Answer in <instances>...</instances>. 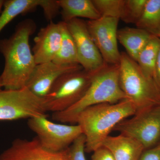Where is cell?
Listing matches in <instances>:
<instances>
[{
	"label": "cell",
	"mask_w": 160,
	"mask_h": 160,
	"mask_svg": "<svg viewBox=\"0 0 160 160\" xmlns=\"http://www.w3.org/2000/svg\"><path fill=\"white\" fill-rule=\"evenodd\" d=\"M119 19L101 17L98 19L88 20L87 28L105 62L119 65L121 59L118 46V27Z\"/></svg>",
	"instance_id": "9c48e42d"
},
{
	"label": "cell",
	"mask_w": 160,
	"mask_h": 160,
	"mask_svg": "<svg viewBox=\"0 0 160 160\" xmlns=\"http://www.w3.org/2000/svg\"><path fill=\"white\" fill-rule=\"evenodd\" d=\"M39 7L42 9L45 18L49 22L61 11L58 0H41Z\"/></svg>",
	"instance_id": "cb8c5ba5"
},
{
	"label": "cell",
	"mask_w": 160,
	"mask_h": 160,
	"mask_svg": "<svg viewBox=\"0 0 160 160\" xmlns=\"http://www.w3.org/2000/svg\"></svg>",
	"instance_id": "4dcf8cb0"
},
{
	"label": "cell",
	"mask_w": 160,
	"mask_h": 160,
	"mask_svg": "<svg viewBox=\"0 0 160 160\" xmlns=\"http://www.w3.org/2000/svg\"><path fill=\"white\" fill-rule=\"evenodd\" d=\"M2 81H1V78H0V90H2Z\"/></svg>",
	"instance_id": "f1b7e54d"
},
{
	"label": "cell",
	"mask_w": 160,
	"mask_h": 160,
	"mask_svg": "<svg viewBox=\"0 0 160 160\" xmlns=\"http://www.w3.org/2000/svg\"><path fill=\"white\" fill-rule=\"evenodd\" d=\"M136 112L128 99L114 103H102L86 108L75 119L86 138L85 151L92 152L102 147L109 133L120 122Z\"/></svg>",
	"instance_id": "7a4b0ae2"
},
{
	"label": "cell",
	"mask_w": 160,
	"mask_h": 160,
	"mask_svg": "<svg viewBox=\"0 0 160 160\" xmlns=\"http://www.w3.org/2000/svg\"><path fill=\"white\" fill-rule=\"evenodd\" d=\"M113 131L133 138L145 149L160 143V105L137 112L120 122Z\"/></svg>",
	"instance_id": "52a82bcc"
},
{
	"label": "cell",
	"mask_w": 160,
	"mask_h": 160,
	"mask_svg": "<svg viewBox=\"0 0 160 160\" xmlns=\"http://www.w3.org/2000/svg\"><path fill=\"white\" fill-rule=\"evenodd\" d=\"M5 1L4 0H0V15L2 12L3 8H4V4H5Z\"/></svg>",
	"instance_id": "83f0119b"
},
{
	"label": "cell",
	"mask_w": 160,
	"mask_h": 160,
	"mask_svg": "<svg viewBox=\"0 0 160 160\" xmlns=\"http://www.w3.org/2000/svg\"><path fill=\"white\" fill-rule=\"evenodd\" d=\"M83 69L79 64L58 65L53 62L36 65L26 87L33 94L44 98L55 82L63 75Z\"/></svg>",
	"instance_id": "7c38bea8"
},
{
	"label": "cell",
	"mask_w": 160,
	"mask_h": 160,
	"mask_svg": "<svg viewBox=\"0 0 160 160\" xmlns=\"http://www.w3.org/2000/svg\"><path fill=\"white\" fill-rule=\"evenodd\" d=\"M101 17L121 19L126 0H92Z\"/></svg>",
	"instance_id": "44dd1931"
},
{
	"label": "cell",
	"mask_w": 160,
	"mask_h": 160,
	"mask_svg": "<svg viewBox=\"0 0 160 160\" xmlns=\"http://www.w3.org/2000/svg\"><path fill=\"white\" fill-rule=\"evenodd\" d=\"M62 21L51 22L41 28L34 38L32 51L36 65L52 62L61 46Z\"/></svg>",
	"instance_id": "4fadbf2b"
},
{
	"label": "cell",
	"mask_w": 160,
	"mask_h": 160,
	"mask_svg": "<svg viewBox=\"0 0 160 160\" xmlns=\"http://www.w3.org/2000/svg\"><path fill=\"white\" fill-rule=\"evenodd\" d=\"M96 71L82 69L60 77L43 98L47 112L64 111L78 102L86 93Z\"/></svg>",
	"instance_id": "5b68a950"
},
{
	"label": "cell",
	"mask_w": 160,
	"mask_h": 160,
	"mask_svg": "<svg viewBox=\"0 0 160 160\" xmlns=\"http://www.w3.org/2000/svg\"><path fill=\"white\" fill-rule=\"evenodd\" d=\"M47 116L30 118L27 122L29 129L36 133L40 144L46 149L55 152L66 150L82 134L78 124L54 123L48 120Z\"/></svg>",
	"instance_id": "ba28073f"
},
{
	"label": "cell",
	"mask_w": 160,
	"mask_h": 160,
	"mask_svg": "<svg viewBox=\"0 0 160 160\" xmlns=\"http://www.w3.org/2000/svg\"><path fill=\"white\" fill-rule=\"evenodd\" d=\"M75 42L78 61L83 69L94 72L106 65L89 33L86 21L75 18L66 22Z\"/></svg>",
	"instance_id": "30bf717a"
},
{
	"label": "cell",
	"mask_w": 160,
	"mask_h": 160,
	"mask_svg": "<svg viewBox=\"0 0 160 160\" xmlns=\"http://www.w3.org/2000/svg\"><path fill=\"white\" fill-rule=\"evenodd\" d=\"M58 2L64 22L79 18L95 20L101 17L92 0H58Z\"/></svg>",
	"instance_id": "2e32d148"
},
{
	"label": "cell",
	"mask_w": 160,
	"mask_h": 160,
	"mask_svg": "<svg viewBox=\"0 0 160 160\" xmlns=\"http://www.w3.org/2000/svg\"><path fill=\"white\" fill-rule=\"evenodd\" d=\"M160 49V39L154 36L138 57L137 62L147 77L153 79L155 67Z\"/></svg>",
	"instance_id": "ac0fdd59"
},
{
	"label": "cell",
	"mask_w": 160,
	"mask_h": 160,
	"mask_svg": "<svg viewBox=\"0 0 160 160\" xmlns=\"http://www.w3.org/2000/svg\"><path fill=\"white\" fill-rule=\"evenodd\" d=\"M147 0H126L121 19L126 23L136 24L142 15Z\"/></svg>",
	"instance_id": "7402d4cb"
},
{
	"label": "cell",
	"mask_w": 160,
	"mask_h": 160,
	"mask_svg": "<svg viewBox=\"0 0 160 160\" xmlns=\"http://www.w3.org/2000/svg\"><path fill=\"white\" fill-rule=\"evenodd\" d=\"M85 145L86 138L82 134L69 146V160H87L85 155Z\"/></svg>",
	"instance_id": "603a6c76"
},
{
	"label": "cell",
	"mask_w": 160,
	"mask_h": 160,
	"mask_svg": "<svg viewBox=\"0 0 160 160\" xmlns=\"http://www.w3.org/2000/svg\"><path fill=\"white\" fill-rule=\"evenodd\" d=\"M119 66L121 89L136 112L160 105V90L155 82L144 74L126 52H121Z\"/></svg>",
	"instance_id": "277c9868"
},
{
	"label": "cell",
	"mask_w": 160,
	"mask_h": 160,
	"mask_svg": "<svg viewBox=\"0 0 160 160\" xmlns=\"http://www.w3.org/2000/svg\"><path fill=\"white\" fill-rule=\"evenodd\" d=\"M153 79L160 90V49L155 67Z\"/></svg>",
	"instance_id": "4316f807"
},
{
	"label": "cell",
	"mask_w": 160,
	"mask_h": 160,
	"mask_svg": "<svg viewBox=\"0 0 160 160\" xmlns=\"http://www.w3.org/2000/svg\"><path fill=\"white\" fill-rule=\"evenodd\" d=\"M30 19L19 23L10 37L0 40V52L5 66L0 78L6 90H18L26 87L36 66L29 45V38L36 29Z\"/></svg>",
	"instance_id": "6da1fadb"
},
{
	"label": "cell",
	"mask_w": 160,
	"mask_h": 160,
	"mask_svg": "<svg viewBox=\"0 0 160 160\" xmlns=\"http://www.w3.org/2000/svg\"><path fill=\"white\" fill-rule=\"evenodd\" d=\"M43 98L27 87L18 90H0V121H14L48 116Z\"/></svg>",
	"instance_id": "8992f818"
},
{
	"label": "cell",
	"mask_w": 160,
	"mask_h": 160,
	"mask_svg": "<svg viewBox=\"0 0 160 160\" xmlns=\"http://www.w3.org/2000/svg\"><path fill=\"white\" fill-rule=\"evenodd\" d=\"M52 62L58 65L78 64L77 49L66 22H62V40L57 54Z\"/></svg>",
	"instance_id": "d6986e66"
},
{
	"label": "cell",
	"mask_w": 160,
	"mask_h": 160,
	"mask_svg": "<svg viewBox=\"0 0 160 160\" xmlns=\"http://www.w3.org/2000/svg\"><path fill=\"white\" fill-rule=\"evenodd\" d=\"M41 0H7L0 15V32L19 15L34 11L39 7Z\"/></svg>",
	"instance_id": "e0dca14e"
},
{
	"label": "cell",
	"mask_w": 160,
	"mask_h": 160,
	"mask_svg": "<svg viewBox=\"0 0 160 160\" xmlns=\"http://www.w3.org/2000/svg\"><path fill=\"white\" fill-rule=\"evenodd\" d=\"M1 160H69V148L55 152L43 147L36 137L28 140L17 138L0 155Z\"/></svg>",
	"instance_id": "8fae6325"
},
{
	"label": "cell",
	"mask_w": 160,
	"mask_h": 160,
	"mask_svg": "<svg viewBox=\"0 0 160 160\" xmlns=\"http://www.w3.org/2000/svg\"><path fill=\"white\" fill-rule=\"evenodd\" d=\"M92 160H115L110 152L105 147L102 146L92 152Z\"/></svg>",
	"instance_id": "484cf974"
},
{
	"label": "cell",
	"mask_w": 160,
	"mask_h": 160,
	"mask_svg": "<svg viewBox=\"0 0 160 160\" xmlns=\"http://www.w3.org/2000/svg\"><path fill=\"white\" fill-rule=\"evenodd\" d=\"M156 36L158 37L160 39V32Z\"/></svg>",
	"instance_id": "f546056e"
},
{
	"label": "cell",
	"mask_w": 160,
	"mask_h": 160,
	"mask_svg": "<svg viewBox=\"0 0 160 160\" xmlns=\"http://www.w3.org/2000/svg\"><path fill=\"white\" fill-rule=\"evenodd\" d=\"M138 160H160V143L152 148L145 149Z\"/></svg>",
	"instance_id": "d4e9b609"
},
{
	"label": "cell",
	"mask_w": 160,
	"mask_h": 160,
	"mask_svg": "<svg viewBox=\"0 0 160 160\" xmlns=\"http://www.w3.org/2000/svg\"><path fill=\"white\" fill-rule=\"evenodd\" d=\"M154 36L144 29L128 27L119 29L117 33L118 41L126 49L127 54L135 62Z\"/></svg>",
	"instance_id": "9a60e30c"
},
{
	"label": "cell",
	"mask_w": 160,
	"mask_h": 160,
	"mask_svg": "<svg viewBox=\"0 0 160 160\" xmlns=\"http://www.w3.org/2000/svg\"><path fill=\"white\" fill-rule=\"evenodd\" d=\"M127 99L120 85L119 66L106 64L94 72L89 88L83 98L65 111L52 112V119L60 123L75 124L81 112L89 106L102 104H114Z\"/></svg>",
	"instance_id": "3957f363"
},
{
	"label": "cell",
	"mask_w": 160,
	"mask_h": 160,
	"mask_svg": "<svg viewBox=\"0 0 160 160\" xmlns=\"http://www.w3.org/2000/svg\"><path fill=\"white\" fill-rule=\"evenodd\" d=\"M102 146L111 152L115 160H138L145 150L137 140L122 134L116 136L109 135Z\"/></svg>",
	"instance_id": "5bb4252c"
},
{
	"label": "cell",
	"mask_w": 160,
	"mask_h": 160,
	"mask_svg": "<svg viewBox=\"0 0 160 160\" xmlns=\"http://www.w3.org/2000/svg\"><path fill=\"white\" fill-rule=\"evenodd\" d=\"M155 36L160 32V0H147L142 15L136 24Z\"/></svg>",
	"instance_id": "ffe728a7"
}]
</instances>
